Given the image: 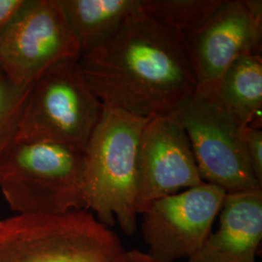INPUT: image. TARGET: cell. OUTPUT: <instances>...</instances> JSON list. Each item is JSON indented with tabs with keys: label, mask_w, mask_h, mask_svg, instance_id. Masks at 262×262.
<instances>
[{
	"label": "cell",
	"mask_w": 262,
	"mask_h": 262,
	"mask_svg": "<svg viewBox=\"0 0 262 262\" xmlns=\"http://www.w3.org/2000/svg\"><path fill=\"white\" fill-rule=\"evenodd\" d=\"M80 57L58 0H28L0 37V70L19 86H29L53 66Z\"/></svg>",
	"instance_id": "7"
},
{
	"label": "cell",
	"mask_w": 262,
	"mask_h": 262,
	"mask_svg": "<svg viewBox=\"0 0 262 262\" xmlns=\"http://www.w3.org/2000/svg\"><path fill=\"white\" fill-rule=\"evenodd\" d=\"M204 182L182 125L171 116L150 119L137 149V213L160 197Z\"/></svg>",
	"instance_id": "10"
},
{
	"label": "cell",
	"mask_w": 262,
	"mask_h": 262,
	"mask_svg": "<svg viewBox=\"0 0 262 262\" xmlns=\"http://www.w3.org/2000/svg\"><path fill=\"white\" fill-rule=\"evenodd\" d=\"M27 3L28 0H0V37Z\"/></svg>",
	"instance_id": "17"
},
{
	"label": "cell",
	"mask_w": 262,
	"mask_h": 262,
	"mask_svg": "<svg viewBox=\"0 0 262 262\" xmlns=\"http://www.w3.org/2000/svg\"><path fill=\"white\" fill-rule=\"evenodd\" d=\"M84 150L50 142L15 141L0 158V190L16 215L85 210Z\"/></svg>",
	"instance_id": "3"
},
{
	"label": "cell",
	"mask_w": 262,
	"mask_h": 262,
	"mask_svg": "<svg viewBox=\"0 0 262 262\" xmlns=\"http://www.w3.org/2000/svg\"><path fill=\"white\" fill-rule=\"evenodd\" d=\"M170 116L186 131L204 183L226 193L262 189L245 147L247 125L221 101L214 85H197Z\"/></svg>",
	"instance_id": "5"
},
{
	"label": "cell",
	"mask_w": 262,
	"mask_h": 262,
	"mask_svg": "<svg viewBox=\"0 0 262 262\" xmlns=\"http://www.w3.org/2000/svg\"><path fill=\"white\" fill-rule=\"evenodd\" d=\"M79 66L104 108L147 120L170 116L197 88L185 37L140 7Z\"/></svg>",
	"instance_id": "1"
},
{
	"label": "cell",
	"mask_w": 262,
	"mask_h": 262,
	"mask_svg": "<svg viewBox=\"0 0 262 262\" xmlns=\"http://www.w3.org/2000/svg\"><path fill=\"white\" fill-rule=\"evenodd\" d=\"M0 262H128L121 239L86 210L0 221Z\"/></svg>",
	"instance_id": "4"
},
{
	"label": "cell",
	"mask_w": 262,
	"mask_h": 262,
	"mask_svg": "<svg viewBox=\"0 0 262 262\" xmlns=\"http://www.w3.org/2000/svg\"><path fill=\"white\" fill-rule=\"evenodd\" d=\"M212 85L230 112L251 125L261 112V55L239 56Z\"/></svg>",
	"instance_id": "13"
},
{
	"label": "cell",
	"mask_w": 262,
	"mask_h": 262,
	"mask_svg": "<svg viewBox=\"0 0 262 262\" xmlns=\"http://www.w3.org/2000/svg\"><path fill=\"white\" fill-rule=\"evenodd\" d=\"M58 3L83 56L111 37L124 19L139 9L141 0H58Z\"/></svg>",
	"instance_id": "12"
},
{
	"label": "cell",
	"mask_w": 262,
	"mask_h": 262,
	"mask_svg": "<svg viewBox=\"0 0 262 262\" xmlns=\"http://www.w3.org/2000/svg\"><path fill=\"white\" fill-rule=\"evenodd\" d=\"M127 260L128 262H159L150 257L148 253H142L138 250L127 251Z\"/></svg>",
	"instance_id": "18"
},
{
	"label": "cell",
	"mask_w": 262,
	"mask_h": 262,
	"mask_svg": "<svg viewBox=\"0 0 262 262\" xmlns=\"http://www.w3.org/2000/svg\"><path fill=\"white\" fill-rule=\"evenodd\" d=\"M148 121L104 108L84 150L85 210L128 236L137 230V149Z\"/></svg>",
	"instance_id": "2"
},
{
	"label": "cell",
	"mask_w": 262,
	"mask_h": 262,
	"mask_svg": "<svg viewBox=\"0 0 262 262\" xmlns=\"http://www.w3.org/2000/svg\"><path fill=\"white\" fill-rule=\"evenodd\" d=\"M103 110L84 81L79 59L66 60L29 85L15 141L58 143L84 150Z\"/></svg>",
	"instance_id": "6"
},
{
	"label": "cell",
	"mask_w": 262,
	"mask_h": 262,
	"mask_svg": "<svg viewBox=\"0 0 262 262\" xmlns=\"http://www.w3.org/2000/svg\"><path fill=\"white\" fill-rule=\"evenodd\" d=\"M244 141L247 155L253 174L262 186V130L253 126L247 125L244 130Z\"/></svg>",
	"instance_id": "16"
},
{
	"label": "cell",
	"mask_w": 262,
	"mask_h": 262,
	"mask_svg": "<svg viewBox=\"0 0 262 262\" xmlns=\"http://www.w3.org/2000/svg\"><path fill=\"white\" fill-rule=\"evenodd\" d=\"M225 0H141L140 10L185 39L201 28Z\"/></svg>",
	"instance_id": "14"
},
{
	"label": "cell",
	"mask_w": 262,
	"mask_h": 262,
	"mask_svg": "<svg viewBox=\"0 0 262 262\" xmlns=\"http://www.w3.org/2000/svg\"><path fill=\"white\" fill-rule=\"evenodd\" d=\"M29 86L12 84L6 78L0 82V158L16 140Z\"/></svg>",
	"instance_id": "15"
},
{
	"label": "cell",
	"mask_w": 262,
	"mask_h": 262,
	"mask_svg": "<svg viewBox=\"0 0 262 262\" xmlns=\"http://www.w3.org/2000/svg\"><path fill=\"white\" fill-rule=\"evenodd\" d=\"M220 225L187 262H255L262 241V189L226 193Z\"/></svg>",
	"instance_id": "11"
},
{
	"label": "cell",
	"mask_w": 262,
	"mask_h": 262,
	"mask_svg": "<svg viewBox=\"0 0 262 262\" xmlns=\"http://www.w3.org/2000/svg\"><path fill=\"white\" fill-rule=\"evenodd\" d=\"M197 85H212L236 58L261 55V0H225L186 39Z\"/></svg>",
	"instance_id": "9"
},
{
	"label": "cell",
	"mask_w": 262,
	"mask_h": 262,
	"mask_svg": "<svg viewBox=\"0 0 262 262\" xmlns=\"http://www.w3.org/2000/svg\"><path fill=\"white\" fill-rule=\"evenodd\" d=\"M4 78H5V77H4V75H3V73H2V71H1V70H0V82H1V81H2V80H3V79H4Z\"/></svg>",
	"instance_id": "19"
},
{
	"label": "cell",
	"mask_w": 262,
	"mask_h": 262,
	"mask_svg": "<svg viewBox=\"0 0 262 262\" xmlns=\"http://www.w3.org/2000/svg\"><path fill=\"white\" fill-rule=\"evenodd\" d=\"M226 192L203 183L152 201L141 214L148 254L159 262L189 258L212 232Z\"/></svg>",
	"instance_id": "8"
}]
</instances>
